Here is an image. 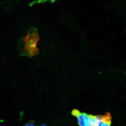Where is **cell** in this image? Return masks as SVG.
<instances>
[{
  "mask_svg": "<svg viewBox=\"0 0 126 126\" xmlns=\"http://www.w3.org/2000/svg\"><path fill=\"white\" fill-rule=\"evenodd\" d=\"M37 3V0H35L34 1H33V2H32L31 3V4H30V6H32L33 5H34V4H35V3Z\"/></svg>",
  "mask_w": 126,
  "mask_h": 126,
  "instance_id": "obj_4",
  "label": "cell"
},
{
  "mask_svg": "<svg viewBox=\"0 0 126 126\" xmlns=\"http://www.w3.org/2000/svg\"><path fill=\"white\" fill-rule=\"evenodd\" d=\"M72 114L78 119L79 126H94L96 120V115L82 113L76 109L72 110Z\"/></svg>",
  "mask_w": 126,
  "mask_h": 126,
  "instance_id": "obj_1",
  "label": "cell"
},
{
  "mask_svg": "<svg viewBox=\"0 0 126 126\" xmlns=\"http://www.w3.org/2000/svg\"><path fill=\"white\" fill-rule=\"evenodd\" d=\"M48 0H37V3H45Z\"/></svg>",
  "mask_w": 126,
  "mask_h": 126,
  "instance_id": "obj_3",
  "label": "cell"
},
{
  "mask_svg": "<svg viewBox=\"0 0 126 126\" xmlns=\"http://www.w3.org/2000/svg\"><path fill=\"white\" fill-rule=\"evenodd\" d=\"M26 126H34L33 124H26Z\"/></svg>",
  "mask_w": 126,
  "mask_h": 126,
  "instance_id": "obj_5",
  "label": "cell"
},
{
  "mask_svg": "<svg viewBox=\"0 0 126 126\" xmlns=\"http://www.w3.org/2000/svg\"><path fill=\"white\" fill-rule=\"evenodd\" d=\"M49 0L51 2L53 3L55 2L56 0Z\"/></svg>",
  "mask_w": 126,
  "mask_h": 126,
  "instance_id": "obj_6",
  "label": "cell"
},
{
  "mask_svg": "<svg viewBox=\"0 0 126 126\" xmlns=\"http://www.w3.org/2000/svg\"><path fill=\"white\" fill-rule=\"evenodd\" d=\"M96 116L94 126H111V116L110 113L107 112L104 115Z\"/></svg>",
  "mask_w": 126,
  "mask_h": 126,
  "instance_id": "obj_2",
  "label": "cell"
}]
</instances>
